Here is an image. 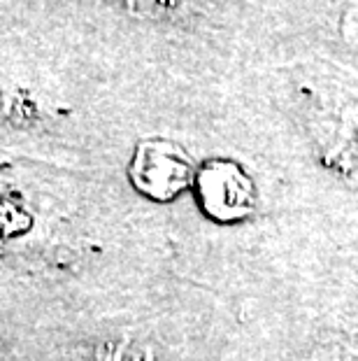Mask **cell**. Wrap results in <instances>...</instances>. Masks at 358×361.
Returning a JSON list of instances; mask_svg holds the SVG:
<instances>
[{"label": "cell", "instance_id": "obj_4", "mask_svg": "<svg viewBox=\"0 0 358 361\" xmlns=\"http://www.w3.org/2000/svg\"><path fill=\"white\" fill-rule=\"evenodd\" d=\"M110 3L128 14L147 19H165L179 7V0H110Z\"/></svg>", "mask_w": 358, "mask_h": 361}, {"label": "cell", "instance_id": "obj_2", "mask_svg": "<svg viewBox=\"0 0 358 361\" xmlns=\"http://www.w3.org/2000/svg\"><path fill=\"white\" fill-rule=\"evenodd\" d=\"M200 191L205 205L212 212L247 210L249 205V184L242 178V173L231 164H212L200 175Z\"/></svg>", "mask_w": 358, "mask_h": 361}, {"label": "cell", "instance_id": "obj_3", "mask_svg": "<svg viewBox=\"0 0 358 361\" xmlns=\"http://www.w3.org/2000/svg\"><path fill=\"white\" fill-rule=\"evenodd\" d=\"M40 119L35 101H30L17 84L7 78H0V124L26 126Z\"/></svg>", "mask_w": 358, "mask_h": 361}, {"label": "cell", "instance_id": "obj_1", "mask_svg": "<svg viewBox=\"0 0 358 361\" xmlns=\"http://www.w3.org/2000/svg\"><path fill=\"white\" fill-rule=\"evenodd\" d=\"M191 166L181 149L170 142L151 140L142 145L133 166V178L138 187L151 196H172L188 182Z\"/></svg>", "mask_w": 358, "mask_h": 361}]
</instances>
